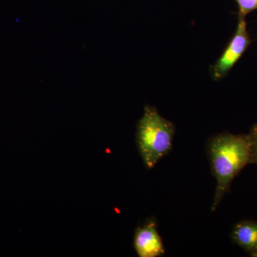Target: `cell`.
<instances>
[{
	"mask_svg": "<svg viewBox=\"0 0 257 257\" xmlns=\"http://www.w3.org/2000/svg\"><path fill=\"white\" fill-rule=\"evenodd\" d=\"M248 135L249 136L250 147H251L250 163L256 164L257 165V123L251 127Z\"/></svg>",
	"mask_w": 257,
	"mask_h": 257,
	"instance_id": "cell-7",
	"label": "cell"
},
{
	"mask_svg": "<svg viewBox=\"0 0 257 257\" xmlns=\"http://www.w3.org/2000/svg\"><path fill=\"white\" fill-rule=\"evenodd\" d=\"M251 44L246 18H238L237 26L232 38L215 63L211 66L210 73L214 81L221 80L229 73Z\"/></svg>",
	"mask_w": 257,
	"mask_h": 257,
	"instance_id": "cell-3",
	"label": "cell"
},
{
	"mask_svg": "<svg viewBox=\"0 0 257 257\" xmlns=\"http://www.w3.org/2000/svg\"><path fill=\"white\" fill-rule=\"evenodd\" d=\"M238 7V18H246L249 13L257 10V0H234Z\"/></svg>",
	"mask_w": 257,
	"mask_h": 257,
	"instance_id": "cell-6",
	"label": "cell"
},
{
	"mask_svg": "<svg viewBox=\"0 0 257 257\" xmlns=\"http://www.w3.org/2000/svg\"><path fill=\"white\" fill-rule=\"evenodd\" d=\"M175 126L165 119L155 106H145L137 124L136 142L139 153L147 170L170 153L173 145Z\"/></svg>",
	"mask_w": 257,
	"mask_h": 257,
	"instance_id": "cell-2",
	"label": "cell"
},
{
	"mask_svg": "<svg viewBox=\"0 0 257 257\" xmlns=\"http://www.w3.org/2000/svg\"><path fill=\"white\" fill-rule=\"evenodd\" d=\"M207 152L216 187L211 211L214 212L229 190L231 182L251 161L248 135L218 134L207 144Z\"/></svg>",
	"mask_w": 257,
	"mask_h": 257,
	"instance_id": "cell-1",
	"label": "cell"
},
{
	"mask_svg": "<svg viewBox=\"0 0 257 257\" xmlns=\"http://www.w3.org/2000/svg\"><path fill=\"white\" fill-rule=\"evenodd\" d=\"M134 246L140 257H159L165 255V246L155 219H149L143 226L137 228Z\"/></svg>",
	"mask_w": 257,
	"mask_h": 257,
	"instance_id": "cell-4",
	"label": "cell"
},
{
	"mask_svg": "<svg viewBox=\"0 0 257 257\" xmlns=\"http://www.w3.org/2000/svg\"><path fill=\"white\" fill-rule=\"evenodd\" d=\"M231 239L250 256L257 257L256 221L243 220L236 223L231 230Z\"/></svg>",
	"mask_w": 257,
	"mask_h": 257,
	"instance_id": "cell-5",
	"label": "cell"
}]
</instances>
